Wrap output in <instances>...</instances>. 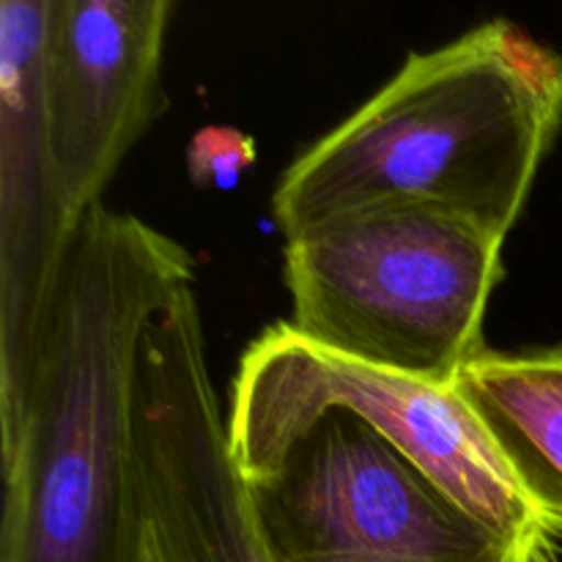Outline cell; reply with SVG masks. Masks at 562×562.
Masks as SVG:
<instances>
[{"label":"cell","instance_id":"10","mask_svg":"<svg viewBox=\"0 0 562 562\" xmlns=\"http://www.w3.org/2000/svg\"><path fill=\"white\" fill-rule=\"evenodd\" d=\"M532 562H562V552H560V541H547L541 549H538L536 560Z\"/></svg>","mask_w":562,"mask_h":562},{"label":"cell","instance_id":"7","mask_svg":"<svg viewBox=\"0 0 562 562\" xmlns=\"http://www.w3.org/2000/svg\"><path fill=\"white\" fill-rule=\"evenodd\" d=\"M456 390L562 538V376L538 351L486 349L461 371Z\"/></svg>","mask_w":562,"mask_h":562},{"label":"cell","instance_id":"5","mask_svg":"<svg viewBox=\"0 0 562 562\" xmlns=\"http://www.w3.org/2000/svg\"><path fill=\"white\" fill-rule=\"evenodd\" d=\"M245 486L272 562H532L547 543L477 519L346 412L307 428L269 475Z\"/></svg>","mask_w":562,"mask_h":562},{"label":"cell","instance_id":"6","mask_svg":"<svg viewBox=\"0 0 562 562\" xmlns=\"http://www.w3.org/2000/svg\"><path fill=\"white\" fill-rule=\"evenodd\" d=\"M173 0H58L49 75V159L69 228L104 201L132 148L165 110Z\"/></svg>","mask_w":562,"mask_h":562},{"label":"cell","instance_id":"2","mask_svg":"<svg viewBox=\"0 0 562 562\" xmlns=\"http://www.w3.org/2000/svg\"><path fill=\"white\" fill-rule=\"evenodd\" d=\"M562 130V55L510 20L412 53L280 176L283 236L384 203H423L505 236Z\"/></svg>","mask_w":562,"mask_h":562},{"label":"cell","instance_id":"4","mask_svg":"<svg viewBox=\"0 0 562 562\" xmlns=\"http://www.w3.org/2000/svg\"><path fill=\"white\" fill-rule=\"evenodd\" d=\"M335 412L384 434L486 525L527 543L560 541L459 390L346 360L302 338L289 322L263 329L231 379L225 426L241 481L269 475L307 428Z\"/></svg>","mask_w":562,"mask_h":562},{"label":"cell","instance_id":"1","mask_svg":"<svg viewBox=\"0 0 562 562\" xmlns=\"http://www.w3.org/2000/svg\"><path fill=\"white\" fill-rule=\"evenodd\" d=\"M195 283L173 236L104 201L82 214L0 412V562H143L137 360L148 324Z\"/></svg>","mask_w":562,"mask_h":562},{"label":"cell","instance_id":"9","mask_svg":"<svg viewBox=\"0 0 562 562\" xmlns=\"http://www.w3.org/2000/svg\"><path fill=\"white\" fill-rule=\"evenodd\" d=\"M538 357H541L558 376H562V344L552 346V349H538Z\"/></svg>","mask_w":562,"mask_h":562},{"label":"cell","instance_id":"8","mask_svg":"<svg viewBox=\"0 0 562 562\" xmlns=\"http://www.w3.org/2000/svg\"><path fill=\"white\" fill-rule=\"evenodd\" d=\"M258 146L247 132L228 124H206L190 137L187 176L195 190L228 192L256 168Z\"/></svg>","mask_w":562,"mask_h":562},{"label":"cell","instance_id":"3","mask_svg":"<svg viewBox=\"0 0 562 562\" xmlns=\"http://www.w3.org/2000/svg\"><path fill=\"white\" fill-rule=\"evenodd\" d=\"M505 236L423 203H384L285 236L291 327L311 344L434 387L486 351Z\"/></svg>","mask_w":562,"mask_h":562}]
</instances>
